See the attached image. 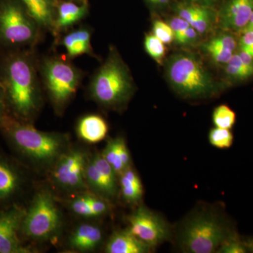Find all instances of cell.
Returning a JSON list of instances; mask_svg holds the SVG:
<instances>
[{
  "instance_id": "obj_1",
  "label": "cell",
  "mask_w": 253,
  "mask_h": 253,
  "mask_svg": "<svg viewBox=\"0 0 253 253\" xmlns=\"http://www.w3.org/2000/svg\"><path fill=\"white\" fill-rule=\"evenodd\" d=\"M34 49L0 54V83L9 116L31 123L41 109V79Z\"/></svg>"
},
{
  "instance_id": "obj_2",
  "label": "cell",
  "mask_w": 253,
  "mask_h": 253,
  "mask_svg": "<svg viewBox=\"0 0 253 253\" xmlns=\"http://www.w3.org/2000/svg\"><path fill=\"white\" fill-rule=\"evenodd\" d=\"M0 131L20 157L34 163L56 161L64 153L67 142L63 134L38 130L31 123L11 116L0 124Z\"/></svg>"
},
{
  "instance_id": "obj_3",
  "label": "cell",
  "mask_w": 253,
  "mask_h": 253,
  "mask_svg": "<svg viewBox=\"0 0 253 253\" xmlns=\"http://www.w3.org/2000/svg\"><path fill=\"white\" fill-rule=\"evenodd\" d=\"M134 90L127 66L111 46L107 58L91 76L88 85L89 96L104 107L116 109L129 101Z\"/></svg>"
},
{
  "instance_id": "obj_4",
  "label": "cell",
  "mask_w": 253,
  "mask_h": 253,
  "mask_svg": "<svg viewBox=\"0 0 253 253\" xmlns=\"http://www.w3.org/2000/svg\"><path fill=\"white\" fill-rule=\"evenodd\" d=\"M42 31L21 0H0V54L34 49Z\"/></svg>"
},
{
  "instance_id": "obj_5",
  "label": "cell",
  "mask_w": 253,
  "mask_h": 253,
  "mask_svg": "<svg viewBox=\"0 0 253 253\" xmlns=\"http://www.w3.org/2000/svg\"><path fill=\"white\" fill-rule=\"evenodd\" d=\"M43 86L56 111L61 112L77 92L83 72L67 57L48 56L38 63Z\"/></svg>"
},
{
  "instance_id": "obj_6",
  "label": "cell",
  "mask_w": 253,
  "mask_h": 253,
  "mask_svg": "<svg viewBox=\"0 0 253 253\" xmlns=\"http://www.w3.org/2000/svg\"><path fill=\"white\" fill-rule=\"evenodd\" d=\"M166 71L171 85L184 97H205L215 90L212 76L194 55H174L168 61Z\"/></svg>"
},
{
  "instance_id": "obj_7",
  "label": "cell",
  "mask_w": 253,
  "mask_h": 253,
  "mask_svg": "<svg viewBox=\"0 0 253 253\" xmlns=\"http://www.w3.org/2000/svg\"><path fill=\"white\" fill-rule=\"evenodd\" d=\"M61 226V214L49 191L35 196L26 209L21 226V239L44 241L54 237Z\"/></svg>"
},
{
  "instance_id": "obj_8",
  "label": "cell",
  "mask_w": 253,
  "mask_h": 253,
  "mask_svg": "<svg viewBox=\"0 0 253 253\" xmlns=\"http://www.w3.org/2000/svg\"><path fill=\"white\" fill-rule=\"evenodd\" d=\"M232 233L217 216L201 213L186 224L181 234V244L186 253H214Z\"/></svg>"
},
{
  "instance_id": "obj_9",
  "label": "cell",
  "mask_w": 253,
  "mask_h": 253,
  "mask_svg": "<svg viewBox=\"0 0 253 253\" xmlns=\"http://www.w3.org/2000/svg\"><path fill=\"white\" fill-rule=\"evenodd\" d=\"M87 156L80 149L63 153L57 159L52 171L56 184L69 190L81 189L86 185V168Z\"/></svg>"
},
{
  "instance_id": "obj_10",
  "label": "cell",
  "mask_w": 253,
  "mask_h": 253,
  "mask_svg": "<svg viewBox=\"0 0 253 253\" xmlns=\"http://www.w3.org/2000/svg\"><path fill=\"white\" fill-rule=\"evenodd\" d=\"M26 208L15 204L0 211V253H29L21 236V226Z\"/></svg>"
},
{
  "instance_id": "obj_11",
  "label": "cell",
  "mask_w": 253,
  "mask_h": 253,
  "mask_svg": "<svg viewBox=\"0 0 253 253\" xmlns=\"http://www.w3.org/2000/svg\"><path fill=\"white\" fill-rule=\"evenodd\" d=\"M129 229L133 235L152 249L169 239L166 223L144 206H140L129 217Z\"/></svg>"
},
{
  "instance_id": "obj_12",
  "label": "cell",
  "mask_w": 253,
  "mask_h": 253,
  "mask_svg": "<svg viewBox=\"0 0 253 253\" xmlns=\"http://www.w3.org/2000/svg\"><path fill=\"white\" fill-rule=\"evenodd\" d=\"M24 183V174L19 165L0 153V205L14 200L21 193Z\"/></svg>"
},
{
  "instance_id": "obj_13",
  "label": "cell",
  "mask_w": 253,
  "mask_h": 253,
  "mask_svg": "<svg viewBox=\"0 0 253 253\" xmlns=\"http://www.w3.org/2000/svg\"><path fill=\"white\" fill-rule=\"evenodd\" d=\"M89 2L78 3L71 1H58L55 16L53 36L56 38V43L61 38V35L83 21L89 14Z\"/></svg>"
},
{
  "instance_id": "obj_14",
  "label": "cell",
  "mask_w": 253,
  "mask_h": 253,
  "mask_svg": "<svg viewBox=\"0 0 253 253\" xmlns=\"http://www.w3.org/2000/svg\"><path fill=\"white\" fill-rule=\"evenodd\" d=\"M253 0H229L219 14V26L226 31L242 32L252 14Z\"/></svg>"
},
{
  "instance_id": "obj_15",
  "label": "cell",
  "mask_w": 253,
  "mask_h": 253,
  "mask_svg": "<svg viewBox=\"0 0 253 253\" xmlns=\"http://www.w3.org/2000/svg\"><path fill=\"white\" fill-rule=\"evenodd\" d=\"M91 36L92 31L89 27L81 26L68 31L58 42L66 50L68 59H74L84 54L96 59V54L91 45Z\"/></svg>"
},
{
  "instance_id": "obj_16",
  "label": "cell",
  "mask_w": 253,
  "mask_h": 253,
  "mask_svg": "<svg viewBox=\"0 0 253 253\" xmlns=\"http://www.w3.org/2000/svg\"><path fill=\"white\" fill-rule=\"evenodd\" d=\"M151 248L129 230L118 231L110 238L106 245L108 253H146Z\"/></svg>"
},
{
  "instance_id": "obj_17",
  "label": "cell",
  "mask_w": 253,
  "mask_h": 253,
  "mask_svg": "<svg viewBox=\"0 0 253 253\" xmlns=\"http://www.w3.org/2000/svg\"><path fill=\"white\" fill-rule=\"evenodd\" d=\"M42 29L51 32L54 26L57 0H21Z\"/></svg>"
},
{
  "instance_id": "obj_18",
  "label": "cell",
  "mask_w": 253,
  "mask_h": 253,
  "mask_svg": "<svg viewBox=\"0 0 253 253\" xmlns=\"http://www.w3.org/2000/svg\"><path fill=\"white\" fill-rule=\"evenodd\" d=\"M109 126L104 118L99 115H86L78 123V135L86 142H99L107 135Z\"/></svg>"
},
{
  "instance_id": "obj_19",
  "label": "cell",
  "mask_w": 253,
  "mask_h": 253,
  "mask_svg": "<svg viewBox=\"0 0 253 253\" xmlns=\"http://www.w3.org/2000/svg\"><path fill=\"white\" fill-rule=\"evenodd\" d=\"M102 239V231L98 226L82 224L73 233L70 239V246L76 251H92L99 246Z\"/></svg>"
},
{
  "instance_id": "obj_20",
  "label": "cell",
  "mask_w": 253,
  "mask_h": 253,
  "mask_svg": "<svg viewBox=\"0 0 253 253\" xmlns=\"http://www.w3.org/2000/svg\"><path fill=\"white\" fill-rule=\"evenodd\" d=\"M236 41L231 35L223 34L214 37L204 44V48L216 63L226 64L234 55Z\"/></svg>"
},
{
  "instance_id": "obj_21",
  "label": "cell",
  "mask_w": 253,
  "mask_h": 253,
  "mask_svg": "<svg viewBox=\"0 0 253 253\" xmlns=\"http://www.w3.org/2000/svg\"><path fill=\"white\" fill-rule=\"evenodd\" d=\"M120 184L123 199L129 204H136L143 196V186L137 174L126 168L121 174Z\"/></svg>"
},
{
  "instance_id": "obj_22",
  "label": "cell",
  "mask_w": 253,
  "mask_h": 253,
  "mask_svg": "<svg viewBox=\"0 0 253 253\" xmlns=\"http://www.w3.org/2000/svg\"><path fill=\"white\" fill-rule=\"evenodd\" d=\"M86 182L95 191L105 198H113L117 191H115L108 184L99 169L92 161H89L86 168Z\"/></svg>"
},
{
  "instance_id": "obj_23",
  "label": "cell",
  "mask_w": 253,
  "mask_h": 253,
  "mask_svg": "<svg viewBox=\"0 0 253 253\" xmlns=\"http://www.w3.org/2000/svg\"><path fill=\"white\" fill-rule=\"evenodd\" d=\"M226 75L236 81H244L253 76V63L245 62L239 54H234L226 63Z\"/></svg>"
},
{
  "instance_id": "obj_24",
  "label": "cell",
  "mask_w": 253,
  "mask_h": 253,
  "mask_svg": "<svg viewBox=\"0 0 253 253\" xmlns=\"http://www.w3.org/2000/svg\"><path fill=\"white\" fill-rule=\"evenodd\" d=\"M123 140L122 138L111 139L106 145L104 152L101 154L105 160L111 165L117 175H120L126 169L121 155V146Z\"/></svg>"
},
{
  "instance_id": "obj_25",
  "label": "cell",
  "mask_w": 253,
  "mask_h": 253,
  "mask_svg": "<svg viewBox=\"0 0 253 253\" xmlns=\"http://www.w3.org/2000/svg\"><path fill=\"white\" fill-rule=\"evenodd\" d=\"M236 113L226 105H220L214 109L212 121L216 127L231 129L235 124Z\"/></svg>"
},
{
  "instance_id": "obj_26",
  "label": "cell",
  "mask_w": 253,
  "mask_h": 253,
  "mask_svg": "<svg viewBox=\"0 0 253 253\" xmlns=\"http://www.w3.org/2000/svg\"><path fill=\"white\" fill-rule=\"evenodd\" d=\"M208 139L212 146L219 149H229L234 142V135L230 129L219 127L212 128Z\"/></svg>"
},
{
  "instance_id": "obj_27",
  "label": "cell",
  "mask_w": 253,
  "mask_h": 253,
  "mask_svg": "<svg viewBox=\"0 0 253 253\" xmlns=\"http://www.w3.org/2000/svg\"><path fill=\"white\" fill-rule=\"evenodd\" d=\"M217 253H248L244 240L240 239L237 234L232 233L221 242Z\"/></svg>"
},
{
  "instance_id": "obj_28",
  "label": "cell",
  "mask_w": 253,
  "mask_h": 253,
  "mask_svg": "<svg viewBox=\"0 0 253 253\" xmlns=\"http://www.w3.org/2000/svg\"><path fill=\"white\" fill-rule=\"evenodd\" d=\"M144 46L146 52L153 59L158 62H161L166 54V46L162 41H160L154 34L147 35L145 38Z\"/></svg>"
},
{
  "instance_id": "obj_29",
  "label": "cell",
  "mask_w": 253,
  "mask_h": 253,
  "mask_svg": "<svg viewBox=\"0 0 253 253\" xmlns=\"http://www.w3.org/2000/svg\"><path fill=\"white\" fill-rule=\"evenodd\" d=\"M71 209L78 215L84 217H96L94 211L89 204L88 195L80 196L72 201L71 204Z\"/></svg>"
},
{
  "instance_id": "obj_30",
  "label": "cell",
  "mask_w": 253,
  "mask_h": 253,
  "mask_svg": "<svg viewBox=\"0 0 253 253\" xmlns=\"http://www.w3.org/2000/svg\"><path fill=\"white\" fill-rule=\"evenodd\" d=\"M153 32L155 36L164 44H169L174 40V34L172 28L168 23L162 21H155L153 26Z\"/></svg>"
},
{
  "instance_id": "obj_31",
  "label": "cell",
  "mask_w": 253,
  "mask_h": 253,
  "mask_svg": "<svg viewBox=\"0 0 253 253\" xmlns=\"http://www.w3.org/2000/svg\"><path fill=\"white\" fill-rule=\"evenodd\" d=\"M211 24L212 23H211V13L208 10L202 7L190 26L201 35L204 34L209 30Z\"/></svg>"
},
{
  "instance_id": "obj_32",
  "label": "cell",
  "mask_w": 253,
  "mask_h": 253,
  "mask_svg": "<svg viewBox=\"0 0 253 253\" xmlns=\"http://www.w3.org/2000/svg\"><path fill=\"white\" fill-rule=\"evenodd\" d=\"M88 198H89L91 209L94 211L96 217L102 215L108 212L109 206L104 199L98 196H91V195H88Z\"/></svg>"
},
{
  "instance_id": "obj_33",
  "label": "cell",
  "mask_w": 253,
  "mask_h": 253,
  "mask_svg": "<svg viewBox=\"0 0 253 253\" xmlns=\"http://www.w3.org/2000/svg\"><path fill=\"white\" fill-rule=\"evenodd\" d=\"M239 41L240 51H244L253 57V30L242 32Z\"/></svg>"
},
{
  "instance_id": "obj_34",
  "label": "cell",
  "mask_w": 253,
  "mask_h": 253,
  "mask_svg": "<svg viewBox=\"0 0 253 253\" xmlns=\"http://www.w3.org/2000/svg\"><path fill=\"white\" fill-rule=\"evenodd\" d=\"M201 8L202 7L196 6H179L177 10L178 16L185 20L189 24H191L194 18L201 11Z\"/></svg>"
},
{
  "instance_id": "obj_35",
  "label": "cell",
  "mask_w": 253,
  "mask_h": 253,
  "mask_svg": "<svg viewBox=\"0 0 253 253\" xmlns=\"http://www.w3.org/2000/svg\"><path fill=\"white\" fill-rule=\"evenodd\" d=\"M169 26L172 28L174 34V41L177 40L181 35L189 27L190 24L185 20L177 16L173 18L169 22Z\"/></svg>"
},
{
  "instance_id": "obj_36",
  "label": "cell",
  "mask_w": 253,
  "mask_h": 253,
  "mask_svg": "<svg viewBox=\"0 0 253 253\" xmlns=\"http://www.w3.org/2000/svg\"><path fill=\"white\" fill-rule=\"evenodd\" d=\"M199 33L194 28L189 26L181 36L176 40V42L181 44H190L195 42L199 38Z\"/></svg>"
},
{
  "instance_id": "obj_37",
  "label": "cell",
  "mask_w": 253,
  "mask_h": 253,
  "mask_svg": "<svg viewBox=\"0 0 253 253\" xmlns=\"http://www.w3.org/2000/svg\"><path fill=\"white\" fill-rule=\"evenodd\" d=\"M9 113L8 112L6 107V101H5L4 91L0 83V124H1L5 120L9 117Z\"/></svg>"
},
{
  "instance_id": "obj_38",
  "label": "cell",
  "mask_w": 253,
  "mask_h": 253,
  "mask_svg": "<svg viewBox=\"0 0 253 253\" xmlns=\"http://www.w3.org/2000/svg\"><path fill=\"white\" fill-rule=\"evenodd\" d=\"M244 241L248 252L253 253V238L244 240Z\"/></svg>"
},
{
  "instance_id": "obj_39",
  "label": "cell",
  "mask_w": 253,
  "mask_h": 253,
  "mask_svg": "<svg viewBox=\"0 0 253 253\" xmlns=\"http://www.w3.org/2000/svg\"><path fill=\"white\" fill-rule=\"evenodd\" d=\"M249 30H253V10L251 18H250L249 20V22L248 23L247 26L243 30L242 32L249 31ZM242 32H241V33H242Z\"/></svg>"
},
{
  "instance_id": "obj_40",
  "label": "cell",
  "mask_w": 253,
  "mask_h": 253,
  "mask_svg": "<svg viewBox=\"0 0 253 253\" xmlns=\"http://www.w3.org/2000/svg\"><path fill=\"white\" fill-rule=\"evenodd\" d=\"M150 2L153 3V4H162L168 3L169 0H148Z\"/></svg>"
},
{
  "instance_id": "obj_41",
  "label": "cell",
  "mask_w": 253,
  "mask_h": 253,
  "mask_svg": "<svg viewBox=\"0 0 253 253\" xmlns=\"http://www.w3.org/2000/svg\"><path fill=\"white\" fill-rule=\"evenodd\" d=\"M57 1H75V2L83 3L87 2L88 0H57Z\"/></svg>"
},
{
  "instance_id": "obj_42",
  "label": "cell",
  "mask_w": 253,
  "mask_h": 253,
  "mask_svg": "<svg viewBox=\"0 0 253 253\" xmlns=\"http://www.w3.org/2000/svg\"><path fill=\"white\" fill-rule=\"evenodd\" d=\"M204 1H208V0H204Z\"/></svg>"
}]
</instances>
